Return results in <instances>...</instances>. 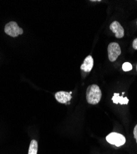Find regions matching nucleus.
Segmentation results:
<instances>
[{
    "mask_svg": "<svg viewBox=\"0 0 137 154\" xmlns=\"http://www.w3.org/2000/svg\"><path fill=\"white\" fill-rule=\"evenodd\" d=\"M102 93L100 88L97 85L89 86L86 91V101L90 104L96 105L101 100Z\"/></svg>",
    "mask_w": 137,
    "mask_h": 154,
    "instance_id": "1",
    "label": "nucleus"
},
{
    "mask_svg": "<svg viewBox=\"0 0 137 154\" xmlns=\"http://www.w3.org/2000/svg\"><path fill=\"white\" fill-rule=\"evenodd\" d=\"M107 142L112 145H114L117 147H120L125 144L126 139L125 136L117 133H111L108 134L106 137Z\"/></svg>",
    "mask_w": 137,
    "mask_h": 154,
    "instance_id": "2",
    "label": "nucleus"
},
{
    "mask_svg": "<svg viewBox=\"0 0 137 154\" xmlns=\"http://www.w3.org/2000/svg\"><path fill=\"white\" fill-rule=\"evenodd\" d=\"M5 33L12 37H17L23 33V30L20 28L16 22L12 21L6 24L5 27Z\"/></svg>",
    "mask_w": 137,
    "mask_h": 154,
    "instance_id": "3",
    "label": "nucleus"
},
{
    "mask_svg": "<svg viewBox=\"0 0 137 154\" xmlns=\"http://www.w3.org/2000/svg\"><path fill=\"white\" fill-rule=\"evenodd\" d=\"M108 57L111 62H114L121 54V49L117 43H111L107 47Z\"/></svg>",
    "mask_w": 137,
    "mask_h": 154,
    "instance_id": "4",
    "label": "nucleus"
},
{
    "mask_svg": "<svg viewBox=\"0 0 137 154\" xmlns=\"http://www.w3.org/2000/svg\"><path fill=\"white\" fill-rule=\"evenodd\" d=\"M110 30L115 33L117 38H122L124 36V29L117 21H114L110 25Z\"/></svg>",
    "mask_w": 137,
    "mask_h": 154,
    "instance_id": "5",
    "label": "nucleus"
},
{
    "mask_svg": "<svg viewBox=\"0 0 137 154\" xmlns=\"http://www.w3.org/2000/svg\"><path fill=\"white\" fill-rule=\"evenodd\" d=\"M72 92L59 91L55 94V98L56 100L61 104H66L72 99Z\"/></svg>",
    "mask_w": 137,
    "mask_h": 154,
    "instance_id": "6",
    "label": "nucleus"
},
{
    "mask_svg": "<svg viewBox=\"0 0 137 154\" xmlns=\"http://www.w3.org/2000/svg\"><path fill=\"white\" fill-rule=\"evenodd\" d=\"M93 64L94 60L92 56H88L85 59L83 63L80 66V69L85 72H90L93 67Z\"/></svg>",
    "mask_w": 137,
    "mask_h": 154,
    "instance_id": "7",
    "label": "nucleus"
},
{
    "mask_svg": "<svg viewBox=\"0 0 137 154\" xmlns=\"http://www.w3.org/2000/svg\"><path fill=\"white\" fill-rule=\"evenodd\" d=\"M113 103L116 104H120V105H127L128 104L129 100L127 97L120 96L119 93H114V96L112 98Z\"/></svg>",
    "mask_w": 137,
    "mask_h": 154,
    "instance_id": "8",
    "label": "nucleus"
},
{
    "mask_svg": "<svg viewBox=\"0 0 137 154\" xmlns=\"http://www.w3.org/2000/svg\"><path fill=\"white\" fill-rule=\"evenodd\" d=\"M38 152V142L35 139L31 140L29 148V152L28 154H37Z\"/></svg>",
    "mask_w": 137,
    "mask_h": 154,
    "instance_id": "9",
    "label": "nucleus"
},
{
    "mask_svg": "<svg viewBox=\"0 0 137 154\" xmlns=\"http://www.w3.org/2000/svg\"><path fill=\"white\" fill-rule=\"evenodd\" d=\"M122 69L124 72H129L132 69V65L129 62H125L122 65Z\"/></svg>",
    "mask_w": 137,
    "mask_h": 154,
    "instance_id": "10",
    "label": "nucleus"
},
{
    "mask_svg": "<svg viewBox=\"0 0 137 154\" xmlns=\"http://www.w3.org/2000/svg\"><path fill=\"white\" fill-rule=\"evenodd\" d=\"M133 136H134V138L136 140V144H137V125L134 128V130H133Z\"/></svg>",
    "mask_w": 137,
    "mask_h": 154,
    "instance_id": "11",
    "label": "nucleus"
},
{
    "mask_svg": "<svg viewBox=\"0 0 137 154\" xmlns=\"http://www.w3.org/2000/svg\"><path fill=\"white\" fill-rule=\"evenodd\" d=\"M132 46L134 49L137 50V38H135V39L133 40L132 43Z\"/></svg>",
    "mask_w": 137,
    "mask_h": 154,
    "instance_id": "12",
    "label": "nucleus"
},
{
    "mask_svg": "<svg viewBox=\"0 0 137 154\" xmlns=\"http://www.w3.org/2000/svg\"><path fill=\"white\" fill-rule=\"evenodd\" d=\"M136 71H137V65H136Z\"/></svg>",
    "mask_w": 137,
    "mask_h": 154,
    "instance_id": "13",
    "label": "nucleus"
},
{
    "mask_svg": "<svg viewBox=\"0 0 137 154\" xmlns=\"http://www.w3.org/2000/svg\"><path fill=\"white\" fill-rule=\"evenodd\" d=\"M136 23H137V22H136Z\"/></svg>",
    "mask_w": 137,
    "mask_h": 154,
    "instance_id": "14",
    "label": "nucleus"
}]
</instances>
